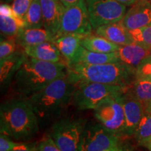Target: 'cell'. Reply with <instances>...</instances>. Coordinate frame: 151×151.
Here are the masks:
<instances>
[{
    "instance_id": "6da1fadb",
    "label": "cell",
    "mask_w": 151,
    "mask_h": 151,
    "mask_svg": "<svg viewBox=\"0 0 151 151\" xmlns=\"http://www.w3.org/2000/svg\"><path fill=\"white\" fill-rule=\"evenodd\" d=\"M67 74V65L62 62H44L26 55L11 86L20 97L27 98L40 91L55 79Z\"/></svg>"
},
{
    "instance_id": "7a4b0ae2",
    "label": "cell",
    "mask_w": 151,
    "mask_h": 151,
    "mask_svg": "<svg viewBox=\"0 0 151 151\" xmlns=\"http://www.w3.org/2000/svg\"><path fill=\"white\" fill-rule=\"evenodd\" d=\"M76 85L67 74L60 77L46 87L25 98L37 116L39 125L58 118L72 102Z\"/></svg>"
},
{
    "instance_id": "3957f363",
    "label": "cell",
    "mask_w": 151,
    "mask_h": 151,
    "mask_svg": "<svg viewBox=\"0 0 151 151\" xmlns=\"http://www.w3.org/2000/svg\"><path fill=\"white\" fill-rule=\"evenodd\" d=\"M1 134L16 141H27L37 134L39 122L32 107L25 98H15L1 104Z\"/></svg>"
},
{
    "instance_id": "277c9868",
    "label": "cell",
    "mask_w": 151,
    "mask_h": 151,
    "mask_svg": "<svg viewBox=\"0 0 151 151\" xmlns=\"http://www.w3.org/2000/svg\"><path fill=\"white\" fill-rule=\"evenodd\" d=\"M67 76L76 86L81 83H97L128 88L135 80L136 71L120 62L101 65L76 64L67 67Z\"/></svg>"
},
{
    "instance_id": "5b68a950",
    "label": "cell",
    "mask_w": 151,
    "mask_h": 151,
    "mask_svg": "<svg viewBox=\"0 0 151 151\" xmlns=\"http://www.w3.org/2000/svg\"><path fill=\"white\" fill-rule=\"evenodd\" d=\"M127 89L114 85L81 83L76 86L72 102L78 110H94L106 99L124 93Z\"/></svg>"
},
{
    "instance_id": "8992f818",
    "label": "cell",
    "mask_w": 151,
    "mask_h": 151,
    "mask_svg": "<svg viewBox=\"0 0 151 151\" xmlns=\"http://www.w3.org/2000/svg\"><path fill=\"white\" fill-rule=\"evenodd\" d=\"M87 120L82 118H62L52 125L50 135L62 151H78Z\"/></svg>"
},
{
    "instance_id": "52a82bcc",
    "label": "cell",
    "mask_w": 151,
    "mask_h": 151,
    "mask_svg": "<svg viewBox=\"0 0 151 151\" xmlns=\"http://www.w3.org/2000/svg\"><path fill=\"white\" fill-rule=\"evenodd\" d=\"M120 146V137L99 122L90 121L85 126L78 151H106Z\"/></svg>"
},
{
    "instance_id": "ba28073f",
    "label": "cell",
    "mask_w": 151,
    "mask_h": 151,
    "mask_svg": "<svg viewBox=\"0 0 151 151\" xmlns=\"http://www.w3.org/2000/svg\"><path fill=\"white\" fill-rule=\"evenodd\" d=\"M92 29L86 0H81L75 4L65 7L55 38L69 34L88 35L92 34Z\"/></svg>"
},
{
    "instance_id": "9c48e42d",
    "label": "cell",
    "mask_w": 151,
    "mask_h": 151,
    "mask_svg": "<svg viewBox=\"0 0 151 151\" xmlns=\"http://www.w3.org/2000/svg\"><path fill=\"white\" fill-rule=\"evenodd\" d=\"M122 94L113 96L94 109V115L97 121L111 132L123 136L124 129V113L122 104Z\"/></svg>"
},
{
    "instance_id": "30bf717a",
    "label": "cell",
    "mask_w": 151,
    "mask_h": 151,
    "mask_svg": "<svg viewBox=\"0 0 151 151\" xmlns=\"http://www.w3.org/2000/svg\"><path fill=\"white\" fill-rule=\"evenodd\" d=\"M92 29L120 22L126 14V6L116 0H86Z\"/></svg>"
},
{
    "instance_id": "8fae6325",
    "label": "cell",
    "mask_w": 151,
    "mask_h": 151,
    "mask_svg": "<svg viewBox=\"0 0 151 151\" xmlns=\"http://www.w3.org/2000/svg\"><path fill=\"white\" fill-rule=\"evenodd\" d=\"M122 104L124 113L123 136H134L145 113L144 105L126 91L122 94Z\"/></svg>"
},
{
    "instance_id": "7c38bea8",
    "label": "cell",
    "mask_w": 151,
    "mask_h": 151,
    "mask_svg": "<svg viewBox=\"0 0 151 151\" xmlns=\"http://www.w3.org/2000/svg\"><path fill=\"white\" fill-rule=\"evenodd\" d=\"M130 31L151 24V4L148 0H139L126 12L121 20Z\"/></svg>"
},
{
    "instance_id": "4fadbf2b",
    "label": "cell",
    "mask_w": 151,
    "mask_h": 151,
    "mask_svg": "<svg viewBox=\"0 0 151 151\" xmlns=\"http://www.w3.org/2000/svg\"><path fill=\"white\" fill-rule=\"evenodd\" d=\"M116 52L119 62L135 71L143 60L151 56V50L136 42L120 46Z\"/></svg>"
},
{
    "instance_id": "5bb4252c",
    "label": "cell",
    "mask_w": 151,
    "mask_h": 151,
    "mask_svg": "<svg viewBox=\"0 0 151 151\" xmlns=\"http://www.w3.org/2000/svg\"><path fill=\"white\" fill-rule=\"evenodd\" d=\"M43 19V26L55 38L60 29L65 6L60 0H40Z\"/></svg>"
},
{
    "instance_id": "9a60e30c",
    "label": "cell",
    "mask_w": 151,
    "mask_h": 151,
    "mask_svg": "<svg viewBox=\"0 0 151 151\" xmlns=\"http://www.w3.org/2000/svg\"><path fill=\"white\" fill-rule=\"evenodd\" d=\"M94 32L118 46H124L134 42L129 31L121 21L100 26L94 29Z\"/></svg>"
},
{
    "instance_id": "2e32d148",
    "label": "cell",
    "mask_w": 151,
    "mask_h": 151,
    "mask_svg": "<svg viewBox=\"0 0 151 151\" xmlns=\"http://www.w3.org/2000/svg\"><path fill=\"white\" fill-rule=\"evenodd\" d=\"M24 53L30 58L44 62L59 63L61 62L62 54L53 41H46L27 46L24 48Z\"/></svg>"
},
{
    "instance_id": "e0dca14e",
    "label": "cell",
    "mask_w": 151,
    "mask_h": 151,
    "mask_svg": "<svg viewBox=\"0 0 151 151\" xmlns=\"http://www.w3.org/2000/svg\"><path fill=\"white\" fill-rule=\"evenodd\" d=\"M54 39V35L45 27H24L16 37V41L24 48Z\"/></svg>"
},
{
    "instance_id": "ac0fdd59",
    "label": "cell",
    "mask_w": 151,
    "mask_h": 151,
    "mask_svg": "<svg viewBox=\"0 0 151 151\" xmlns=\"http://www.w3.org/2000/svg\"><path fill=\"white\" fill-rule=\"evenodd\" d=\"M117 62H119V60L116 52L111 53H100L90 51L81 46L73 60L67 65V67L76 64L101 65Z\"/></svg>"
},
{
    "instance_id": "d6986e66",
    "label": "cell",
    "mask_w": 151,
    "mask_h": 151,
    "mask_svg": "<svg viewBox=\"0 0 151 151\" xmlns=\"http://www.w3.org/2000/svg\"><path fill=\"white\" fill-rule=\"evenodd\" d=\"M87 35L69 34L60 36L54 39L53 42L67 61V65L73 60L81 46V41Z\"/></svg>"
},
{
    "instance_id": "ffe728a7",
    "label": "cell",
    "mask_w": 151,
    "mask_h": 151,
    "mask_svg": "<svg viewBox=\"0 0 151 151\" xmlns=\"http://www.w3.org/2000/svg\"><path fill=\"white\" fill-rule=\"evenodd\" d=\"M26 57L25 53L18 52L0 60V83L1 87L11 86L15 74L20 67Z\"/></svg>"
},
{
    "instance_id": "44dd1931",
    "label": "cell",
    "mask_w": 151,
    "mask_h": 151,
    "mask_svg": "<svg viewBox=\"0 0 151 151\" xmlns=\"http://www.w3.org/2000/svg\"><path fill=\"white\" fill-rule=\"evenodd\" d=\"M81 46L90 51L100 53H111L118 50L120 46L97 35H88L81 41Z\"/></svg>"
},
{
    "instance_id": "7402d4cb",
    "label": "cell",
    "mask_w": 151,
    "mask_h": 151,
    "mask_svg": "<svg viewBox=\"0 0 151 151\" xmlns=\"http://www.w3.org/2000/svg\"><path fill=\"white\" fill-rule=\"evenodd\" d=\"M26 27L24 19L16 14L13 16H0V30L1 35L9 39H16L22 28Z\"/></svg>"
},
{
    "instance_id": "603a6c76",
    "label": "cell",
    "mask_w": 151,
    "mask_h": 151,
    "mask_svg": "<svg viewBox=\"0 0 151 151\" xmlns=\"http://www.w3.org/2000/svg\"><path fill=\"white\" fill-rule=\"evenodd\" d=\"M126 92L145 105L151 101V81L136 78Z\"/></svg>"
},
{
    "instance_id": "cb8c5ba5",
    "label": "cell",
    "mask_w": 151,
    "mask_h": 151,
    "mask_svg": "<svg viewBox=\"0 0 151 151\" xmlns=\"http://www.w3.org/2000/svg\"><path fill=\"white\" fill-rule=\"evenodd\" d=\"M26 27H44L40 0H33L24 17Z\"/></svg>"
},
{
    "instance_id": "d4e9b609",
    "label": "cell",
    "mask_w": 151,
    "mask_h": 151,
    "mask_svg": "<svg viewBox=\"0 0 151 151\" xmlns=\"http://www.w3.org/2000/svg\"><path fill=\"white\" fill-rule=\"evenodd\" d=\"M134 136L137 143L143 146L148 139L151 138V115L144 113L141 120L138 124Z\"/></svg>"
},
{
    "instance_id": "484cf974",
    "label": "cell",
    "mask_w": 151,
    "mask_h": 151,
    "mask_svg": "<svg viewBox=\"0 0 151 151\" xmlns=\"http://www.w3.org/2000/svg\"><path fill=\"white\" fill-rule=\"evenodd\" d=\"M129 33L134 42L151 50V24L141 29L130 30Z\"/></svg>"
},
{
    "instance_id": "4316f807",
    "label": "cell",
    "mask_w": 151,
    "mask_h": 151,
    "mask_svg": "<svg viewBox=\"0 0 151 151\" xmlns=\"http://www.w3.org/2000/svg\"><path fill=\"white\" fill-rule=\"evenodd\" d=\"M16 41L13 39H1L0 43V60L9 58L16 52Z\"/></svg>"
},
{
    "instance_id": "83f0119b",
    "label": "cell",
    "mask_w": 151,
    "mask_h": 151,
    "mask_svg": "<svg viewBox=\"0 0 151 151\" xmlns=\"http://www.w3.org/2000/svg\"><path fill=\"white\" fill-rule=\"evenodd\" d=\"M33 0H13L11 7L14 14L24 20V17Z\"/></svg>"
},
{
    "instance_id": "f1b7e54d",
    "label": "cell",
    "mask_w": 151,
    "mask_h": 151,
    "mask_svg": "<svg viewBox=\"0 0 151 151\" xmlns=\"http://www.w3.org/2000/svg\"><path fill=\"white\" fill-rule=\"evenodd\" d=\"M136 78L151 81V56L143 60L137 67L136 70Z\"/></svg>"
},
{
    "instance_id": "f546056e",
    "label": "cell",
    "mask_w": 151,
    "mask_h": 151,
    "mask_svg": "<svg viewBox=\"0 0 151 151\" xmlns=\"http://www.w3.org/2000/svg\"><path fill=\"white\" fill-rule=\"evenodd\" d=\"M37 151H62L58 147L55 141L50 137V135H48V137H45L43 140L37 144Z\"/></svg>"
},
{
    "instance_id": "4dcf8cb0",
    "label": "cell",
    "mask_w": 151,
    "mask_h": 151,
    "mask_svg": "<svg viewBox=\"0 0 151 151\" xmlns=\"http://www.w3.org/2000/svg\"><path fill=\"white\" fill-rule=\"evenodd\" d=\"M11 139L4 134H0V151H11L14 149L18 142H14Z\"/></svg>"
},
{
    "instance_id": "1f68e13d",
    "label": "cell",
    "mask_w": 151,
    "mask_h": 151,
    "mask_svg": "<svg viewBox=\"0 0 151 151\" xmlns=\"http://www.w3.org/2000/svg\"><path fill=\"white\" fill-rule=\"evenodd\" d=\"M11 151H37V143L18 142Z\"/></svg>"
},
{
    "instance_id": "d6a6232c",
    "label": "cell",
    "mask_w": 151,
    "mask_h": 151,
    "mask_svg": "<svg viewBox=\"0 0 151 151\" xmlns=\"http://www.w3.org/2000/svg\"><path fill=\"white\" fill-rule=\"evenodd\" d=\"M14 10L11 6L6 4H1L0 6V16H9L14 15Z\"/></svg>"
},
{
    "instance_id": "836d02e7",
    "label": "cell",
    "mask_w": 151,
    "mask_h": 151,
    "mask_svg": "<svg viewBox=\"0 0 151 151\" xmlns=\"http://www.w3.org/2000/svg\"><path fill=\"white\" fill-rule=\"evenodd\" d=\"M116 1L120 2V4H122L128 6H132L133 4H134L139 0H116Z\"/></svg>"
},
{
    "instance_id": "e575fe53",
    "label": "cell",
    "mask_w": 151,
    "mask_h": 151,
    "mask_svg": "<svg viewBox=\"0 0 151 151\" xmlns=\"http://www.w3.org/2000/svg\"><path fill=\"white\" fill-rule=\"evenodd\" d=\"M60 1L65 6H69L75 4L79 2L81 0H60Z\"/></svg>"
},
{
    "instance_id": "d590c367",
    "label": "cell",
    "mask_w": 151,
    "mask_h": 151,
    "mask_svg": "<svg viewBox=\"0 0 151 151\" xmlns=\"http://www.w3.org/2000/svg\"><path fill=\"white\" fill-rule=\"evenodd\" d=\"M144 109L145 112L148 113L149 114L151 115V101H150L148 103H146V104L144 105Z\"/></svg>"
},
{
    "instance_id": "8d00e7d4",
    "label": "cell",
    "mask_w": 151,
    "mask_h": 151,
    "mask_svg": "<svg viewBox=\"0 0 151 151\" xmlns=\"http://www.w3.org/2000/svg\"><path fill=\"white\" fill-rule=\"evenodd\" d=\"M143 146H144L145 148H146L148 150L151 151V138L150 139H148V140L143 145Z\"/></svg>"
},
{
    "instance_id": "74e56055",
    "label": "cell",
    "mask_w": 151,
    "mask_h": 151,
    "mask_svg": "<svg viewBox=\"0 0 151 151\" xmlns=\"http://www.w3.org/2000/svg\"><path fill=\"white\" fill-rule=\"evenodd\" d=\"M106 151H124L123 149L121 148V146H118V147H116V148H111L110 150H108Z\"/></svg>"
},
{
    "instance_id": "f35d334b",
    "label": "cell",
    "mask_w": 151,
    "mask_h": 151,
    "mask_svg": "<svg viewBox=\"0 0 151 151\" xmlns=\"http://www.w3.org/2000/svg\"><path fill=\"white\" fill-rule=\"evenodd\" d=\"M148 1H149V2H150V3L151 4V0H148Z\"/></svg>"
}]
</instances>
